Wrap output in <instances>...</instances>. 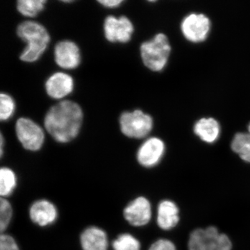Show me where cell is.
Returning <instances> with one entry per match:
<instances>
[{
  "mask_svg": "<svg viewBox=\"0 0 250 250\" xmlns=\"http://www.w3.org/2000/svg\"><path fill=\"white\" fill-rule=\"evenodd\" d=\"M83 121V112L78 104L65 100L52 106L45 118L47 132L57 142L66 143L75 139Z\"/></svg>",
  "mask_w": 250,
  "mask_h": 250,
  "instance_id": "6da1fadb",
  "label": "cell"
},
{
  "mask_svg": "<svg viewBox=\"0 0 250 250\" xmlns=\"http://www.w3.org/2000/svg\"><path fill=\"white\" fill-rule=\"evenodd\" d=\"M17 34L22 40L27 42V47L20 57L21 60L27 62L39 60L50 41V36L45 27L40 23L25 21L18 26Z\"/></svg>",
  "mask_w": 250,
  "mask_h": 250,
  "instance_id": "7a4b0ae2",
  "label": "cell"
},
{
  "mask_svg": "<svg viewBox=\"0 0 250 250\" xmlns=\"http://www.w3.org/2000/svg\"><path fill=\"white\" fill-rule=\"evenodd\" d=\"M171 46L167 36L158 34L152 40L143 42L141 46V55L143 63L154 72L164 70L168 62Z\"/></svg>",
  "mask_w": 250,
  "mask_h": 250,
  "instance_id": "3957f363",
  "label": "cell"
},
{
  "mask_svg": "<svg viewBox=\"0 0 250 250\" xmlns=\"http://www.w3.org/2000/svg\"><path fill=\"white\" fill-rule=\"evenodd\" d=\"M120 126L123 134L131 139H143L153 128L152 117L141 110L124 112L120 118Z\"/></svg>",
  "mask_w": 250,
  "mask_h": 250,
  "instance_id": "277c9868",
  "label": "cell"
},
{
  "mask_svg": "<svg viewBox=\"0 0 250 250\" xmlns=\"http://www.w3.org/2000/svg\"><path fill=\"white\" fill-rule=\"evenodd\" d=\"M16 135L23 147L27 150L38 151L43 146L45 134L35 122L29 118H21L16 125Z\"/></svg>",
  "mask_w": 250,
  "mask_h": 250,
  "instance_id": "5b68a950",
  "label": "cell"
},
{
  "mask_svg": "<svg viewBox=\"0 0 250 250\" xmlns=\"http://www.w3.org/2000/svg\"><path fill=\"white\" fill-rule=\"evenodd\" d=\"M210 29L209 18L202 14H191L184 18L181 29L184 37L192 42H202L207 39Z\"/></svg>",
  "mask_w": 250,
  "mask_h": 250,
  "instance_id": "8992f818",
  "label": "cell"
},
{
  "mask_svg": "<svg viewBox=\"0 0 250 250\" xmlns=\"http://www.w3.org/2000/svg\"><path fill=\"white\" fill-rule=\"evenodd\" d=\"M134 27L126 16L119 18L108 16L104 23V31L106 39L111 42L125 43L131 40Z\"/></svg>",
  "mask_w": 250,
  "mask_h": 250,
  "instance_id": "52a82bcc",
  "label": "cell"
},
{
  "mask_svg": "<svg viewBox=\"0 0 250 250\" xmlns=\"http://www.w3.org/2000/svg\"><path fill=\"white\" fill-rule=\"evenodd\" d=\"M152 210L150 202L144 197H139L130 202L124 209L125 220L134 227L147 225L152 218Z\"/></svg>",
  "mask_w": 250,
  "mask_h": 250,
  "instance_id": "ba28073f",
  "label": "cell"
},
{
  "mask_svg": "<svg viewBox=\"0 0 250 250\" xmlns=\"http://www.w3.org/2000/svg\"><path fill=\"white\" fill-rule=\"evenodd\" d=\"M165 151V143L162 140L156 137L148 139L138 150V162L143 167H154L160 162Z\"/></svg>",
  "mask_w": 250,
  "mask_h": 250,
  "instance_id": "9c48e42d",
  "label": "cell"
},
{
  "mask_svg": "<svg viewBox=\"0 0 250 250\" xmlns=\"http://www.w3.org/2000/svg\"><path fill=\"white\" fill-rule=\"evenodd\" d=\"M54 58L59 66L66 70H72L80 65V50L78 46L72 41H61L54 48Z\"/></svg>",
  "mask_w": 250,
  "mask_h": 250,
  "instance_id": "30bf717a",
  "label": "cell"
},
{
  "mask_svg": "<svg viewBox=\"0 0 250 250\" xmlns=\"http://www.w3.org/2000/svg\"><path fill=\"white\" fill-rule=\"evenodd\" d=\"M29 216L33 223L39 226H48L57 220L58 210L57 207L48 200H38L31 205Z\"/></svg>",
  "mask_w": 250,
  "mask_h": 250,
  "instance_id": "8fae6325",
  "label": "cell"
},
{
  "mask_svg": "<svg viewBox=\"0 0 250 250\" xmlns=\"http://www.w3.org/2000/svg\"><path fill=\"white\" fill-rule=\"evenodd\" d=\"M45 89L50 98L56 100L64 98L74 89L73 79L64 72H57L46 82Z\"/></svg>",
  "mask_w": 250,
  "mask_h": 250,
  "instance_id": "7c38bea8",
  "label": "cell"
},
{
  "mask_svg": "<svg viewBox=\"0 0 250 250\" xmlns=\"http://www.w3.org/2000/svg\"><path fill=\"white\" fill-rule=\"evenodd\" d=\"M218 229L210 226L197 229L189 236V250H215V243L220 234Z\"/></svg>",
  "mask_w": 250,
  "mask_h": 250,
  "instance_id": "4fadbf2b",
  "label": "cell"
},
{
  "mask_svg": "<svg viewBox=\"0 0 250 250\" xmlns=\"http://www.w3.org/2000/svg\"><path fill=\"white\" fill-rule=\"evenodd\" d=\"M158 226L163 230L172 229L178 225L179 210L177 205L171 200L161 202L157 208Z\"/></svg>",
  "mask_w": 250,
  "mask_h": 250,
  "instance_id": "5bb4252c",
  "label": "cell"
},
{
  "mask_svg": "<svg viewBox=\"0 0 250 250\" xmlns=\"http://www.w3.org/2000/svg\"><path fill=\"white\" fill-rule=\"evenodd\" d=\"M80 243L83 250H108L107 234L102 229L90 227L81 235Z\"/></svg>",
  "mask_w": 250,
  "mask_h": 250,
  "instance_id": "9a60e30c",
  "label": "cell"
},
{
  "mask_svg": "<svg viewBox=\"0 0 250 250\" xmlns=\"http://www.w3.org/2000/svg\"><path fill=\"white\" fill-rule=\"evenodd\" d=\"M194 132L204 142L213 143L220 136V125L214 118H202L195 123Z\"/></svg>",
  "mask_w": 250,
  "mask_h": 250,
  "instance_id": "2e32d148",
  "label": "cell"
},
{
  "mask_svg": "<svg viewBox=\"0 0 250 250\" xmlns=\"http://www.w3.org/2000/svg\"><path fill=\"white\" fill-rule=\"evenodd\" d=\"M231 149L239 155L245 162L250 164V134L238 133L235 135L231 143Z\"/></svg>",
  "mask_w": 250,
  "mask_h": 250,
  "instance_id": "e0dca14e",
  "label": "cell"
},
{
  "mask_svg": "<svg viewBox=\"0 0 250 250\" xmlns=\"http://www.w3.org/2000/svg\"><path fill=\"white\" fill-rule=\"evenodd\" d=\"M17 185V178L14 171L7 167L0 168V197L9 196Z\"/></svg>",
  "mask_w": 250,
  "mask_h": 250,
  "instance_id": "ac0fdd59",
  "label": "cell"
},
{
  "mask_svg": "<svg viewBox=\"0 0 250 250\" xmlns=\"http://www.w3.org/2000/svg\"><path fill=\"white\" fill-rule=\"evenodd\" d=\"M45 0H20L17 3L18 11L27 17H35L45 9Z\"/></svg>",
  "mask_w": 250,
  "mask_h": 250,
  "instance_id": "d6986e66",
  "label": "cell"
},
{
  "mask_svg": "<svg viewBox=\"0 0 250 250\" xmlns=\"http://www.w3.org/2000/svg\"><path fill=\"white\" fill-rule=\"evenodd\" d=\"M113 250H141V243L137 238L129 233L120 235L113 242Z\"/></svg>",
  "mask_w": 250,
  "mask_h": 250,
  "instance_id": "ffe728a7",
  "label": "cell"
},
{
  "mask_svg": "<svg viewBox=\"0 0 250 250\" xmlns=\"http://www.w3.org/2000/svg\"><path fill=\"white\" fill-rule=\"evenodd\" d=\"M16 111V103L12 97L6 93H0V121L10 119Z\"/></svg>",
  "mask_w": 250,
  "mask_h": 250,
  "instance_id": "44dd1931",
  "label": "cell"
},
{
  "mask_svg": "<svg viewBox=\"0 0 250 250\" xmlns=\"http://www.w3.org/2000/svg\"><path fill=\"white\" fill-rule=\"evenodd\" d=\"M12 215L11 204L4 197H0V234L3 233L9 226Z\"/></svg>",
  "mask_w": 250,
  "mask_h": 250,
  "instance_id": "7402d4cb",
  "label": "cell"
},
{
  "mask_svg": "<svg viewBox=\"0 0 250 250\" xmlns=\"http://www.w3.org/2000/svg\"><path fill=\"white\" fill-rule=\"evenodd\" d=\"M0 250H19L17 243L9 235L0 234Z\"/></svg>",
  "mask_w": 250,
  "mask_h": 250,
  "instance_id": "603a6c76",
  "label": "cell"
},
{
  "mask_svg": "<svg viewBox=\"0 0 250 250\" xmlns=\"http://www.w3.org/2000/svg\"><path fill=\"white\" fill-rule=\"evenodd\" d=\"M232 243L225 233H220L215 243V250H231Z\"/></svg>",
  "mask_w": 250,
  "mask_h": 250,
  "instance_id": "cb8c5ba5",
  "label": "cell"
},
{
  "mask_svg": "<svg viewBox=\"0 0 250 250\" xmlns=\"http://www.w3.org/2000/svg\"><path fill=\"white\" fill-rule=\"evenodd\" d=\"M149 250H177L173 243L170 240L159 239L154 242Z\"/></svg>",
  "mask_w": 250,
  "mask_h": 250,
  "instance_id": "d4e9b609",
  "label": "cell"
},
{
  "mask_svg": "<svg viewBox=\"0 0 250 250\" xmlns=\"http://www.w3.org/2000/svg\"><path fill=\"white\" fill-rule=\"evenodd\" d=\"M98 2L104 7L108 8V9H114L123 4L124 1L123 0H101V1H98Z\"/></svg>",
  "mask_w": 250,
  "mask_h": 250,
  "instance_id": "484cf974",
  "label": "cell"
},
{
  "mask_svg": "<svg viewBox=\"0 0 250 250\" xmlns=\"http://www.w3.org/2000/svg\"><path fill=\"white\" fill-rule=\"evenodd\" d=\"M4 139L3 135L0 131V158L3 155L4 152Z\"/></svg>",
  "mask_w": 250,
  "mask_h": 250,
  "instance_id": "4316f807",
  "label": "cell"
},
{
  "mask_svg": "<svg viewBox=\"0 0 250 250\" xmlns=\"http://www.w3.org/2000/svg\"><path fill=\"white\" fill-rule=\"evenodd\" d=\"M248 131H249V134H250V123L249 125H248Z\"/></svg>",
  "mask_w": 250,
  "mask_h": 250,
  "instance_id": "83f0119b",
  "label": "cell"
}]
</instances>
